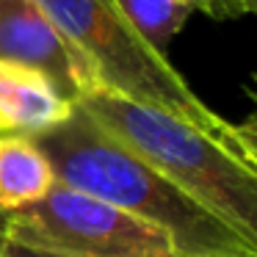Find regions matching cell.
<instances>
[{"instance_id":"cell-1","label":"cell","mask_w":257,"mask_h":257,"mask_svg":"<svg viewBox=\"0 0 257 257\" xmlns=\"http://www.w3.org/2000/svg\"><path fill=\"white\" fill-rule=\"evenodd\" d=\"M31 141L45 152L58 183L155 224L169 235L174 254L257 257L227 224L102 130L80 105L61 124Z\"/></svg>"},{"instance_id":"cell-2","label":"cell","mask_w":257,"mask_h":257,"mask_svg":"<svg viewBox=\"0 0 257 257\" xmlns=\"http://www.w3.org/2000/svg\"><path fill=\"white\" fill-rule=\"evenodd\" d=\"M75 105L227 224L257 254V161L238 141L216 139L172 113L102 89L83 91Z\"/></svg>"},{"instance_id":"cell-3","label":"cell","mask_w":257,"mask_h":257,"mask_svg":"<svg viewBox=\"0 0 257 257\" xmlns=\"http://www.w3.org/2000/svg\"><path fill=\"white\" fill-rule=\"evenodd\" d=\"M58 25L69 45L86 58L94 89L130 102L172 113L216 139L235 141L227 119L194 94L188 80L172 67L166 53L155 50L122 12L119 0H36Z\"/></svg>"},{"instance_id":"cell-4","label":"cell","mask_w":257,"mask_h":257,"mask_svg":"<svg viewBox=\"0 0 257 257\" xmlns=\"http://www.w3.org/2000/svg\"><path fill=\"white\" fill-rule=\"evenodd\" d=\"M0 232L78 257H158L174 246L163 229L64 183L39 202L0 216Z\"/></svg>"},{"instance_id":"cell-5","label":"cell","mask_w":257,"mask_h":257,"mask_svg":"<svg viewBox=\"0 0 257 257\" xmlns=\"http://www.w3.org/2000/svg\"><path fill=\"white\" fill-rule=\"evenodd\" d=\"M0 61L39 72L69 102L94 89L86 58L36 0H0Z\"/></svg>"},{"instance_id":"cell-6","label":"cell","mask_w":257,"mask_h":257,"mask_svg":"<svg viewBox=\"0 0 257 257\" xmlns=\"http://www.w3.org/2000/svg\"><path fill=\"white\" fill-rule=\"evenodd\" d=\"M75 102L34 69L0 61V136H34L61 124Z\"/></svg>"},{"instance_id":"cell-7","label":"cell","mask_w":257,"mask_h":257,"mask_svg":"<svg viewBox=\"0 0 257 257\" xmlns=\"http://www.w3.org/2000/svg\"><path fill=\"white\" fill-rule=\"evenodd\" d=\"M53 183L50 161L28 136H0V216L39 202Z\"/></svg>"},{"instance_id":"cell-8","label":"cell","mask_w":257,"mask_h":257,"mask_svg":"<svg viewBox=\"0 0 257 257\" xmlns=\"http://www.w3.org/2000/svg\"><path fill=\"white\" fill-rule=\"evenodd\" d=\"M122 12L155 50L166 53L169 42L196 12L194 0H119Z\"/></svg>"},{"instance_id":"cell-9","label":"cell","mask_w":257,"mask_h":257,"mask_svg":"<svg viewBox=\"0 0 257 257\" xmlns=\"http://www.w3.org/2000/svg\"><path fill=\"white\" fill-rule=\"evenodd\" d=\"M0 249L9 257H78V254H64V251H53L45 246H34V243H23L17 238H9L6 232H0Z\"/></svg>"},{"instance_id":"cell-10","label":"cell","mask_w":257,"mask_h":257,"mask_svg":"<svg viewBox=\"0 0 257 257\" xmlns=\"http://www.w3.org/2000/svg\"><path fill=\"white\" fill-rule=\"evenodd\" d=\"M196 12H205L213 20H238L243 17V0H194Z\"/></svg>"},{"instance_id":"cell-11","label":"cell","mask_w":257,"mask_h":257,"mask_svg":"<svg viewBox=\"0 0 257 257\" xmlns=\"http://www.w3.org/2000/svg\"><path fill=\"white\" fill-rule=\"evenodd\" d=\"M232 130H235V141H238V147L249 158L257 161V124L240 122V124H232Z\"/></svg>"},{"instance_id":"cell-12","label":"cell","mask_w":257,"mask_h":257,"mask_svg":"<svg viewBox=\"0 0 257 257\" xmlns=\"http://www.w3.org/2000/svg\"><path fill=\"white\" fill-rule=\"evenodd\" d=\"M249 100L254 102V111H251V116H246L243 122H249V124H257V75H251V89H249Z\"/></svg>"},{"instance_id":"cell-13","label":"cell","mask_w":257,"mask_h":257,"mask_svg":"<svg viewBox=\"0 0 257 257\" xmlns=\"http://www.w3.org/2000/svg\"><path fill=\"white\" fill-rule=\"evenodd\" d=\"M243 12L246 14H254V17H257V0H243Z\"/></svg>"},{"instance_id":"cell-14","label":"cell","mask_w":257,"mask_h":257,"mask_svg":"<svg viewBox=\"0 0 257 257\" xmlns=\"http://www.w3.org/2000/svg\"><path fill=\"white\" fill-rule=\"evenodd\" d=\"M158 257H185V254H174L172 251V254H158Z\"/></svg>"},{"instance_id":"cell-15","label":"cell","mask_w":257,"mask_h":257,"mask_svg":"<svg viewBox=\"0 0 257 257\" xmlns=\"http://www.w3.org/2000/svg\"><path fill=\"white\" fill-rule=\"evenodd\" d=\"M0 257H9V254H6V251H3V249H0Z\"/></svg>"}]
</instances>
